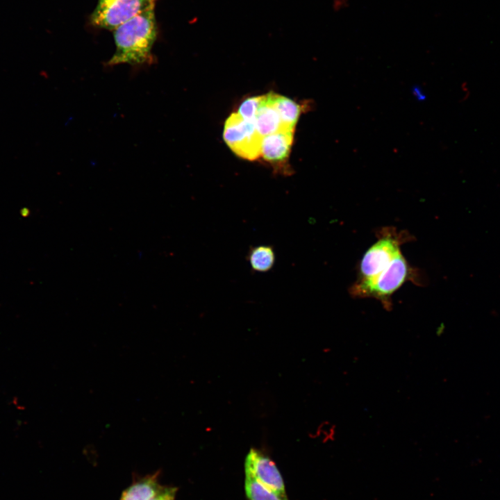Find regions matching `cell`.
Masks as SVG:
<instances>
[{"label": "cell", "instance_id": "5", "mask_svg": "<svg viewBox=\"0 0 500 500\" xmlns=\"http://www.w3.org/2000/svg\"><path fill=\"white\" fill-rule=\"evenodd\" d=\"M400 239L394 235L385 234L366 251L360 261L358 281L372 279L390 265L401 252Z\"/></svg>", "mask_w": 500, "mask_h": 500}, {"label": "cell", "instance_id": "12", "mask_svg": "<svg viewBox=\"0 0 500 500\" xmlns=\"http://www.w3.org/2000/svg\"><path fill=\"white\" fill-rule=\"evenodd\" d=\"M245 492L249 500H288L286 495L277 493L246 474Z\"/></svg>", "mask_w": 500, "mask_h": 500}, {"label": "cell", "instance_id": "10", "mask_svg": "<svg viewBox=\"0 0 500 500\" xmlns=\"http://www.w3.org/2000/svg\"><path fill=\"white\" fill-rule=\"evenodd\" d=\"M253 123L262 137L286 128L283 126L275 109L266 101L265 95L262 96Z\"/></svg>", "mask_w": 500, "mask_h": 500}, {"label": "cell", "instance_id": "1", "mask_svg": "<svg viewBox=\"0 0 500 500\" xmlns=\"http://www.w3.org/2000/svg\"><path fill=\"white\" fill-rule=\"evenodd\" d=\"M155 6H151L112 31L116 49L107 66L149 65L154 61L151 50L157 36Z\"/></svg>", "mask_w": 500, "mask_h": 500}, {"label": "cell", "instance_id": "6", "mask_svg": "<svg viewBox=\"0 0 500 500\" xmlns=\"http://www.w3.org/2000/svg\"><path fill=\"white\" fill-rule=\"evenodd\" d=\"M294 135V129L282 128L262 139L260 156L283 175L290 176L292 173L288 161Z\"/></svg>", "mask_w": 500, "mask_h": 500}, {"label": "cell", "instance_id": "3", "mask_svg": "<svg viewBox=\"0 0 500 500\" xmlns=\"http://www.w3.org/2000/svg\"><path fill=\"white\" fill-rule=\"evenodd\" d=\"M223 138L228 148L238 156L254 160L260 156L262 136L252 122L244 119L238 112L226 119Z\"/></svg>", "mask_w": 500, "mask_h": 500}, {"label": "cell", "instance_id": "14", "mask_svg": "<svg viewBox=\"0 0 500 500\" xmlns=\"http://www.w3.org/2000/svg\"><path fill=\"white\" fill-rule=\"evenodd\" d=\"M177 488L163 486L159 492L151 500H175Z\"/></svg>", "mask_w": 500, "mask_h": 500}, {"label": "cell", "instance_id": "4", "mask_svg": "<svg viewBox=\"0 0 500 500\" xmlns=\"http://www.w3.org/2000/svg\"><path fill=\"white\" fill-rule=\"evenodd\" d=\"M157 0H98L90 15L91 23L97 27L114 31L144 10L156 4Z\"/></svg>", "mask_w": 500, "mask_h": 500}, {"label": "cell", "instance_id": "13", "mask_svg": "<svg viewBox=\"0 0 500 500\" xmlns=\"http://www.w3.org/2000/svg\"><path fill=\"white\" fill-rule=\"evenodd\" d=\"M262 96H254L244 100L239 106L238 113L245 120L254 122Z\"/></svg>", "mask_w": 500, "mask_h": 500}, {"label": "cell", "instance_id": "8", "mask_svg": "<svg viewBox=\"0 0 500 500\" xmlns=\"http://www.w3.org/2000/svg\"><path fill=\"white\" fill-rule=\"evenodd\" d=\"M266 101L277 112L283 126L295 129L296 124L302 112L307 110L310 104H301L288 97L274 92L265 94Z\"/></svg>", "mask_w": 500, "mask_h": 500}, {"label": "cell", "instance_id": "2", "mask_svg": "<svg viewBox=\"0 0 500 500\" xmlns=\"http://www.w3.org/2000/svg\"><path fill=\"white\" fill-rule=\"evenodd\" d=\"M408 263L400 252L390 265L372 279L358 281L352 289L359 297H371L382 301L388 309L391 295L398 290L408 276Z\"/></svg>", "mask_w": 500, "mask_h": 500}, {"label": "cell", "instance_id": "11", "mask_svg": "<svg viewBox=\"0 0 500 500\" xmlns=\"http://www.w3.org/2000/svg\"><path fill=\"white\" fill-rule=\"evenodd\" d=\"M247 259L253 272L265 273L272 269L276 256L273 246L260 244L250 247Z\"/></svg>", "mask_w": 500, "mask_h": 500}, {"label": "cell", "instance_id": "7", "mask_svg": "<svg viewBox=\"0 0 500 500\" xmlns=\"http://www.w3.org/2000/svg\"><path fill=\"white\" fill-rule=\"evenodd\" d=\"M245 474L269 489L286 495L284 482L274 462L262 451L251 449L245 459Z\"/></svg>", "mask_w": 500, "mask_h": 500}, {"label": "cell", "instance_id": "9", "mask_svg": "<svg viewBox=\"0 0 500 500\" xmlns=\"http://www.w3.org/2000/svg\"><path fill=\"white\" fill-rule=\"evenodd\" d=\"M159 472L135 478L125 488L119 500H151L163 487L159 482Z\"/></svg>", "mask_w": 500, "mask_h": 500}]
</instances>
